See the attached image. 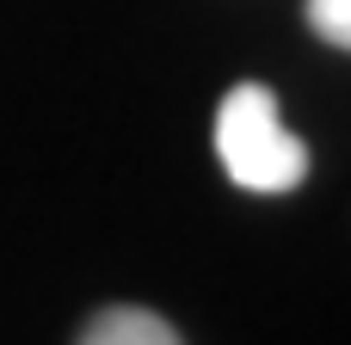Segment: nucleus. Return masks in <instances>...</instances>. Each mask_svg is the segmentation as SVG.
Instances as JSON below:
<instances>
[{
    "instance_id": "nucleus-1",
    "label": "nucleus",
    "mask_w": 351,
    "mask_h": 345,
    "mask_svg": "<svg viewBox=\"0 0 351 345\" xmlns=\"http://www.w3.org/2000/svg\"><path fill=\"white\" fill-rule=\"evenodd\" d=\"M216 160L241 191H259V198L296 191L308 179V148L284 123L278 93L259 86V80H241L216 105Z\"/></svg>"
},
{
    "instance_id": "nucleus-2",
    "label": "nucleus",
    "mask_w": 351,
    "mask_h": 345,
    "mask_svg": "<svg viewBox=\"0 0 351 345\" xmlns=\"http://www.w3.org/2000/svg\"><path fill=\"white\" fill-rule=\"evenodd\" d=\"M80 345H185V340H179V327L160 321L154 309L117 302V309H99V315L80 327Z\"/></svg>"
},
{
    "instance_id": "nucleus-3",
    "label": "nucleus",
    "mask_w": 351,
    "mask_h": 345,
    "mask_svg": "<svg viewBox=\"0 0 351 345\" xmlns=\"http://www.w3.org/2000/svg\"><path fill=\"white\" fill-rule=\"evenodd\" d=\"M308 25L333 49H351V0H308Z\"/></svg>"
}]
</instances>
